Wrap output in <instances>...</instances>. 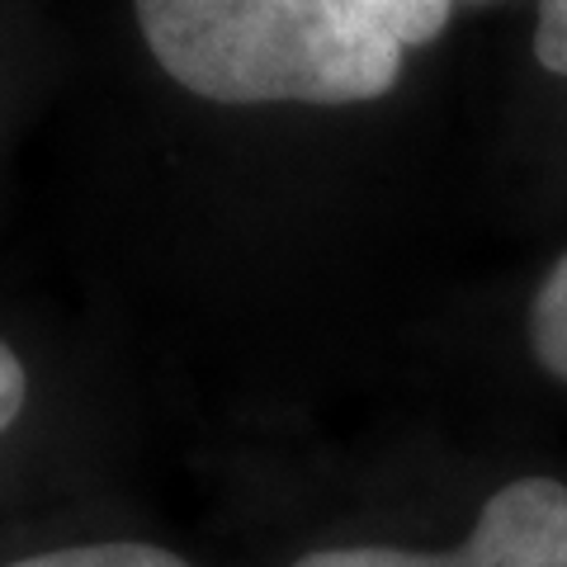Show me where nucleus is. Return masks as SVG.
I'll use <instances>...</instances> for the list:
<instances>
[{
    "label": "nucleus",
    "mask_w": 567,
    "mask_h": 567,
    "mask_svg": "<svg viewBox=\"0 0 567 567\" xmlns=\"http://www.w3.org/2000/svg\"><path fill=\"white\" fill-rule=\"evenodd\" d=\"M454 0H133L152 58L218 104H360L440 39Z\"/></svg>",
    "instance_id": "nucleus-1"
},
{
    "label": "nucleus",
    "mask_w": 567,
    "mask_h": 567,
    "mask_svg": "<svg viewBox=\"0 0 567 567\" xmlns=\"http://www.w3.org/2000/svg\"><path fill=\"white\" fill-rule=\"evenodd\" d=\"M293 567H567V487L558 477H516L477 511L468 539L445 554L416 548H317Z\"/></svg>",
    "instance_id": "nucleus-2"
},
{
    "label": "nucleus",
    "mask_w": 567,
    "mask_h": 567,
    "mask_svg": "<svg viewBox=\"0 0 567 567\" xmlns=\"http://www.w3.org/2000/svg\"><path fill=\"white\" fill-rule=\"evenodd\" d=\"M529 350L548 374L567 383V251L544 275L535 303H529Z\"/></svg>",
    "instance_id": "nucleus-3"
},
{
    "label": "nucleus",
    "mask_w": 567,
    "mask_h": 567,
    "mask_svg": "<svg viewBox=\"0 0 567 567\" xmlns=\"http://www.w3.org/2000/svg\"><path fill=\"white\" fill-rule=\"evenodd\" d=\"M6 567H189L181 554L156 544H76V548H52V554H33Z\"/></svg>",
    "instance_id": "nucleus-4"
},
{
    "label": "nucleus",
    "mask_w": 567,
    "mask_h": 567,
    "mask_svg": "<svg viewBox=\"0 0 567 567\" xmlns=\"http://www.w3.org/2000/svg\"><path fill=\"white\" fill-rule=\"evenodd\" d=\"M535 58H539V66L567 76V0H539Z\"/></svg>",
    "instance_id": "nucleus-5"
},
{
    "label": "nucleus",
    "mask_w": 567,
    "mask_h": 567,
    "mask_svg": "<svg viewBox=\"0 0 567 567\" xmlns=\"http://www.w3.org/2000/svg\"><path fill=\"white\" fill-rule=\"evenodd\" d=\"M24 402H29V374H24L20 354L0 341V435H6L14 425V416L24 412Z\"/></svg>",
    "instance_id": "nucleus-6"
}]
</instances>
